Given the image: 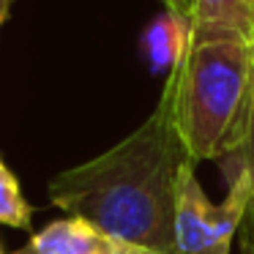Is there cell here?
Segmentation results:
<instances>
[{"mask_svg":"<svg viewBox=\"0 0 254 254\" xmlns=\"http://www.w3.org/2000/svg\"><path fill=\"white\" fill-rule=\"evenodd\" d=\"M189 161L175 123V85L167 77L153 112L128 137L96 159L58 172L47 194L66 216L90 221L112 241L181 254L178 175Z\"/></svg>","mask_w":254,"mask_h":254,"instance_id":"obj_1","label":"cell"},{"mask_svg":"<svg viewBox=\"0 0 254 254\" xmlns=\"http://www.w3.org/2000/svg\"><path fill=\"white\" fill-rule=\"evenodd\" d=\"M170 77L189 159L197 164L235 156L254 112V44H191Z\"/></svg>","mask_w":254,"mask_h":254,"instance_id":"obj_2","label":"cell"},{"mask_svg":"<svg viewBox=\"0 0 254 254\" xmlns=\"http://www.w3.org/2000/svg\"><path fill=\"white\" fill-rule=\"evenodd\" d=\"M252 202V183L243 167L235 164L227 197L219 205L208 199L194 172V161L181 167L178 175L175 238L181 254H230L232 238L241 232Z\"/></svg>","mask_w":254,"mask_h":254,"instance_id":"obj_3","label":"cell"},{"mask_svg":"<svg viewBox=\"0 0 254 254\" xmlns=\"http://www.w3.org/2000/svg\"><path fill=\"white\" fill-rule=\"evenodd\" d=\"M186 19L191 44H254V0H189Z\"/></svg>","mask_w":254,"mask_h":254,"instance_id":"obj_4","label":"cell"},{"mask_svg":"<svg viewBox=\"0 0 254 254\" xmlns=\"http://www.w3.org/2000/svg\"><path fill=\"white\" fill-rule=\"evenodd\" d=\"M115 241L79 216L55 219L11 254H112Z\"/></svg>","mask_w":254,"mask_h":254,"instance_id":"obj_5","label":"cell"},{"mask_svg":"<svg viewBox=\"0 0 254 254\" xmlns=\"http://www.w3.org/2000/svg\"><path fill=\"white\" fill-rule=\"evenodd\" d=\"M189 19L181 11H170L164 8L159 19L145 30L142 36V52L148 58L150 68L156 74H167L170 77L181 61L189 52Z\"/></svg>","mask_w":254,"mask_h":254,"instance_id":"obj_6","label":"cell"},{"mask_svg":"<svg viewBox=\"0 0 254 254\" xmlns=\"http://www.w3.org/2000/svg\"><path fill=\"white\" fill-rule=\"evenodd\" d=\"M30 219H33V208L25 199L17 175L0 159V224L14 227V230H28Z\"/></svg>","mask_w":254,"mask_h":254,"instance_id":"obj_7","label":"cell"},{"mask_svg":"<svg viewBox=\"0 0 254 254\" xmlns=\"http://www.w3.org/2000/svg\"><path fill=\"white\" fill-rule=\"evenodd\" d=\"M224 161H235V164L243 167L246 175H249V183H252V202H249V213H246V221H243V224H246L254 235V112H252V123H249L243 145L238 148L235 156H230V159H224Z\"/></svg>","mask_w":254,"mask_h":254,"instance_id":"obj_8","label":"cell"},{"mask_svg":"<svg viewBox=\"0 0 254 254\" xmlns=\"http://www.w3.org/2000/svg\"><path fill=\"white\" fill-rule=\"evenodd\" d=\"M112 254H159L148 246H137V243H123V241H115V249Z\"/></svg>","mask_w":254,"mask_h":254,"instance_id":"obj_9","label":"cell"},{"mask_svg":"<svg viewBox=\"0 0 254 254\" xmlns=\"http://www.w3.org/2000/svg\"><path fill=\"white\" fill-rule=\"evenodd\" d=\"M241 232H243V235H241V252H238V254H254V235H252V230L243 224Z\"/></svg>","mask_w":254,"mask_h":254,"instance_id":"obj_10","label":"cell"},{"mask_svg":"<svg viewBox=\"0 0 254 254\" xmlns=\"http://www.w3.org/2000/svg\"><path fill=\"white\" fill-rule=\"evenodd\" d=\"M159 3H164V8H170V11L186 14V3H183V0H159Z\"/></svg>","mask_w":254,"mask_h":254,"instance_id":"obj_11","label":"cell"},{"mask_svg":"<svg viewBox=\"0 0 254 254\" xmlns=\"http://www.w3.org/2000/svg\"><path fill=\"white\" fill-rule=\"evenodd\" d=\"M11 6H14V0H0V28H3V22L11 14Z\"/></svg>","mask_w":254,"mask_h":254,"instance_id":"obj_12","label":"cell"},{"mask_svg":"<svg viewBox=\"0 0 254 254\" xmlns=\"http://www.w3.org/2000/svg\"><path fill=\"white\" fill-rule=\"evenodd\" d=\"M183 3H186V11H189V0H183Z\"/></svg>","mask_w":254,"mask_h":254,"instance_id":"obj_13","label":"cell"},{"mask_svg":"<svg viewBox=\"0 0 254 254\" xmlns=\"http://www.w3.org/2000/svg\"><path fill=\"white\" fill-rule=\"evenodd\" d=\"M0 254H3V249H0Z\"/></svg>","mask_w":254,"mask_h":254,"instance_id":"obj_14","label":"cell"}]
</instances>
